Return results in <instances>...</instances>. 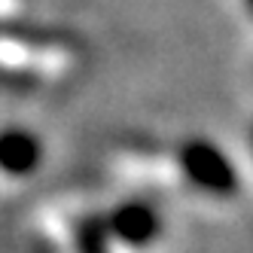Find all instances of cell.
<instances>
[{
    "label": "cell",
    "mask_w": 253,
    "mask_h": 253,
    "mask_svg": "<svg viewBox=\"0 0 253 253\" xmlns=\"http://www.w3.org/2000/svg\"><path fill=\"white\" fill-rule=\"evenodd\" d=\"M110 235L116 241L128 244V247H150L159 232H162V220L153 205L147 202H128L110 213V223H107Z\"/></svg>",
    "instance_id": "3"
},
{
    "label": "cell",
    "mask_w": 253,
    "mask_h": 253,
    "mask_svg": "<svg viewBox=\"0 0 253 253\" xmlns=\"http://www.w3.org/2000/svg\"><path fill=\"white\" fill-rule=\"evenodd\" d=\"M40 162V140L25 128L0 131V171L22 177L31 174Z\"/></svg>",
    "instance_id": "4"
},
{
    "label": "cell",
    "mask_w": 253,
    "mask_h": 253,
    "mask_svg": "<svg viewBox=\"0 0 253 253\" xmlns=\"http://www.w3.org/2000/svg\"><path fill=\"white\" fill-rule=\"evenodd\" d=\"M250 143H253V128H250Z\"/></svg>",
    "instance_id": "5"
},
{
    "label": "cell",
    "mask_w": 253,
    "mask_h": 253,
    "mask_svg": "<svg viewBox=\"0 0 253 253\" xmlns=\"http://www.w3.org/2000/svg\"><path fill=\"white\" fill-rule=\"evenodd\" d=\"M177 171L189 186L213 198H232L238 192V174L223 150L211 140H189L177 153Z\"/></svg>",
    "instance_id": "2"
},
{
    "label": "cell",
    "mask_w": 253,
    "mask_h": 253,
    "mask_svg": "<svg viewBox=\"0 0 253 253\" xmlns=\"http://www.w3.org/2000/svg\"><path fill=\"white\" fill-rule=\"evenodd\" d=\"M83 64V46L61 31L3 28L0 31V77L22 85H55Z\"/></svg>",
    "instance_id": "1"
}]
</instances>
